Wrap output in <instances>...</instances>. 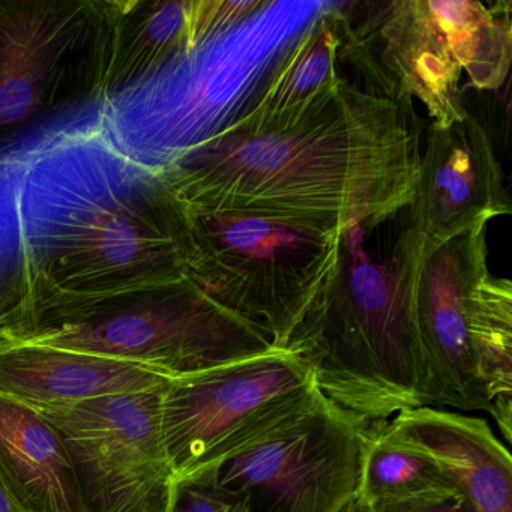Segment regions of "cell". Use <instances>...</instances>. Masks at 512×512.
<instances>
[{"label": "cell", "mask_w": 512, "mask_h": 512, "mask_svg": "<svg viewBox=\"0 0 512 512\" xmlns=\"http://www.w3.org/2000/svg\"><path fill=\"white\" fill-rule=\"evenodd\" d=\"M101 100L4 148L16 172L35 314L65 302L172 283L187 274L188 209L160 170L119 148L104 122Z\"/></svg>", "instance_id": "6da1fadb"}, {"label": "cell", "mask_w": 512, "mask_h": 512, "mask_svg": "<svg viewBox=\"0 0 512 512\" xmlns=\"http://www.w3.org/2000/svg\"><path fill=\"white\" fill-rule=\"evenodd\" d=\"M421 136L413 101L343 79L293 124L256 131L229 122L160 172L187 209L262 212L341 230L412 203Z\"/></svg>", "instance_id": "7a4b0ae2"}, {"label": "cell", "mask_w": 512, "mask_h": 512, "mask_svg": "<svg viewBox=\"0 0 512 512\" xmlns=\"http://www.w3.org/2000/svg\"><path fill=\"white\" fill-rule=\"evenodd\" d=\"M425 242L410 205L341 230L334 271L284 350L367 421L427 406L415 287Z\"/></svg>", "instance_id": "3957f363"}, {"label": "cell", "mask_w": 512, "mask_h": 512, "mask_svg": "<svg viewBox=\"0 0 512 512\" xmlns=\"http://www.w3.org/2000/svg\"><path fill=\"white\" fill-rule=\"evenodd\" d=\"M10 340L118 359L169 379L277 350L187 277L44 308Z\"/></svg>", "instance_id": "277c9868"}, {"label": "cell", "mask_w": 512, "mask_h": 512, "mask_svg": "<svg viewBox=\"0 0 512 512\" xmlns=\"http://www.w3.org/2000/svg\"><path fill=\"white\" fill-rule=\"evenodd\" d=\"M185 277L284 350L338 257L341 230L283 215L194 211Z\"/></svg>", "instance_id": "5b68a950"}, {"label": "cell", "mask_w": 512, "mask_h": 512, "mask_svg": "<svg viewBox=\"0 0 512 512\" xmlns=\"http://www.w3.org/2000/svg\"><path fill=\"white\" fill-rule=\"evenodd\" d=\"M115 0H0V149L104 95Z\"/></svg>", "instance_id": "8992f818"}, {"label": "cell", "mask_w": 512, "mask_h": 512, "mask_svg": "<svg viewBox=\"0 0 512 512\" xmlns=\"http://www.w3.org/2000/svg\"><path fill=\"white\" fill-rule=\"evenodd\" d=\"M319 394L310 368L287 350L170 380L161 424L175 479L260 442L301 416Z\"/></svg>", "instance_id": "52a82bcc"}, {"label": "cell", "mask_w": 512, "mask_h": 512, "mask_svg": "<svg viewBox=\"0 0 512 512\" xmlns=\"http://www.w3.org/2000/svg\"><path fill=\"white\" fill-rule=\"evenodd\" d=\"M370 421L320 392L298 418L215 466L250 512H341L356 496Z\"/></svg>", "instance_id": "ba28073f"}, {"label": "cell", "mask_w": 512, "mask_h": 512, "mask_svg": "<svg viewBox=\"0 0 512 512\" xmlns=\"http://www.w3.org/2000/svg\"><path fill=\"white\" fill-rule=\"evenodd\" d=\"M164 388L31 406L64 442L85 512L167 511L175 473L161 424Z\"/></svg>", "instance_id": "9c48e42d"}, {"label": "cell", "mask_w": 512, "mask_h": 512, "mask_svg": "<svg viewBox=\"0 0 512 512\" xmlns=\"http://www.w3.org/2000/svg\"><path fill=\"white\" fill-rule=\"evenodd\" d=\"M341 61L355 68L365 91L394 101L418 100L434 124L466 118L461 71L428 0L337 5Z\"/></svg>", "instance_id": "30bf717a"}, {"label": "cell", "mask_w": 512, "mask_h": 512, "mask_svg": "<svg viewBox=\"0 0 512 512\" xmlns=\"http://www.w3.org/2000/svg\"><path fill=\"white\" fill-rule=\"evenodd\" d=\"M487 260V226L437 247L425 245L416 277L415 308L427 406L488 412L470 341V311L476 290L490 275Z\"/></svg>", "instance_id": "8fae6325"}, {"label": "cell", "mask_w": 512, "mask_h": 512, "mask_svg": "<svg viewBox=\"0 0 512 512\" xmlns=\"http://www.w3.org/2000/svg\"><path fill=\"white\" fill-rule=\"evenodd\" d=\"M410 209L427 247L511 214L490 136L473 116L431 122Z\"/></svg>", "instance_id": "7c38bea8"}, {"label": "cell", "mask_w": 512, "mask_h": 512, "mask_svg": "<svg viewBox=\"0 0 512 512\" xmlns=\"http://www.w3.org/2000/svg\"><path fill=\"white\" fill-rule=\"evenodd\" d=\"M382 430L433 458L476 512H512L511 455L485 419L422 406Z\"/></svg>", "instance_id": "4fadbf2b"}, {"label": "cell", "mask_w": 512, "mask_h": 512, "mask_svg": "<svg viewBox=\"0 0 512 512\" xmlns=\"http://www.w3.org/2000/svg\"><path fill=\"white\" fill-rule=\"evenodd\" d=\"M169 377L118 359L0 340V394L29 406H67L104 395L164 388Z\"/></svg>", "instance_id": "5bb4252c"}, {"label": "cell", "mask_w": 512, "mask_h": 512, "mask_svg": "<svg viewBox=\"0 0 512 512\" xmlns=\"http://www.w3.org/2000/svg\"><path fill=\"white\" fill-rule=\"evenodd\" d=\"M0 482L25 512H85L58 431L34 407L2 394Z\"/></svg>", "instance_id": "9a60e30c"}, {"label": "cell", "mask_w": 512, "mask_h": 512, "mask_svg": "<svg viewBox=\"0 0 512 512\" xmlns=\"http://www.w3.org/2000/svg\"><path fill=\"white\" fill-rule=\"evenodd\" d=\"M341 40L335 5L314 17L293 41L233 124L256 131L286 127L326 100L344 79Z\"/></svg>", "instance_id": "2e32d148"}, {"label": "cell", "mask_w": 512, "mask_h": 512, "mask_svg": "<svg viewBox=\"0 0 512 512\" xmlns=\"http://www.w3.org/2000/svg\"><path fill=\"white\" fill-rule=\"evenodd\" d=\"M199 49V0H115L103 98Z\"/></svg>", "instance_id": "e0dca14e"}, {"label": "cell", "mask_w": 512, "mask_h": 512, "mask_svg": "<svg viewBox=\"0 0 512 512\" xmlns=\"http://www.w3.org/2000/svg\"><path fill=\"white\" fill-rule=\"evenodd\" d=\"M461 71L470 85L494 91L511 68V5L493 8L478 0H428Z\"/></svg>", "instance_id": "ac0fdd59"}, {"label": "cell", "mask_w": 512, "mask_h": 512, "mask_svg": "<svg viewBox=\"0 0 512 512\" xmlns=\"http://www.w3.org/2000/svg\"><path fill=\"white\" fill-rule=\"evenodd\" d=\"M470 341L488 413L512 439V284L488 275L470 311Z\"/></svg>", "instance_id": "d6986e66"}, {"label": "cell", "mask_w": 512, "mask_h": 512, "mask_svg": "<svg viewBox=\"0 0 512 512\" xmlns=\"http://www.w3.org/2000/svg\"><path fill=\"white\" fill-rule=\"evenodd\" d=\"M458 491L433 458L380 428H370L358 497L368 506Z\"/></svg>", "instance_id": "ffe728a7"}, {"label": "cell", "mask_w": 512, "mask_h": 512, "mask_svg": "<svg viewBox=\"0 0 512 512\" xmlns=\"http://www.w3.org/2000/svg\"><path fill=\"white\" fill-rule=\"evenodd\" d=\"M37 310L34 277L20 220L16 172L0 149V340H10L31 323Z\"/></svg>", "instance_id": "44dd1931"}, {"label": "cell", "mask_w": 512, "mask_h": 512, "mask_svg": "<svg viewBox=\"0 0 512 512\" xmlns=\"http://www.w3.org/2000/svg\"><path fill=\"white\" fill-rule=\"evenodd\" d=\"M166 512H250L241 494L218 482L214 467L175 479Z\"/></svg>", "instance_id": "7402d4cb"}, {"label": "cell", "mask_w": 512, "mask_h": 512, "mask_svg": "<svg viewBox=\"0 0 512 512\" xmlns=\"http://www.w3.org/2000/svg\"><path fill=\"white\" fill-rule=\"evenodd\" d=\"M271 7L262 0H199V28L202 47L209 46L260 11Z\"/></svg>", "instance_id": "603a6c76"}, {"label": "cell", "mask_w": 512, "mask_h": 512, "mask_svg": "<svg viewBox=\"0 0 512 512\" xmlns=\"http://www.w3.org/2000/svg\"><path fill=\"white\" fill-rule=\"evenodd\" d=\"M370 508L373 512H476L472 503L460 491L430 494V496L415 497V499L400 500V502L380 503Z\"/></svg>", "instance_id": "cb8c5ba5"}, {"label": "cell", "mask_w": 512, "mask_h": 512, "mask_svg": "<svg viewBox=\"0 0 512 512\" xmlns=\"http://www.w3.org/2000/svg\"><path fill=\"white\" fill-rule=\"evenodd\" d=\"M0 512H25L14 502L13 497L5 490L2 482H0Z\"/></svg>", "instance_id": "d4e9b609"}, {"label": "cell", "mask_w": 512, "mask_h": 512, "mask_svg": "<svg viewBox=\"0 0 512 512\" xmlns=\"http://www.w3.org/2000/svg\"><path fill=\"white\" fill-rule=\"evenodd\" d=\"M341 512H373L371 511L370 506L364 502V500L359 499L358 496L346 506Z\"/></svg>", "instance_id": "484cf974"}]
</instances>
